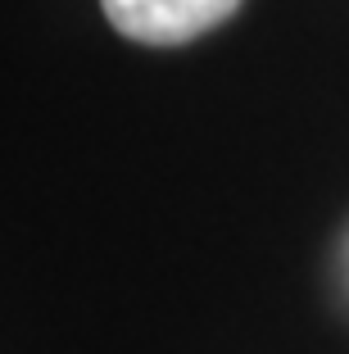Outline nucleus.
<instances>
[{
    "label": "nucleus",
    "instance_id": "1",
    "mask_svg": "<svg viewBox=\"0 0 349 354\" xmlns=\"http://www.w3.org/2000/svg\"><path fill=\"white\" fill-rule=\"evenodd\" d=\"M104 19L141 46H186L227 23L240 0H100Z\"/></svg>",
    "mask_w": 349,
    "mask_h": 354
}]
</instances>
